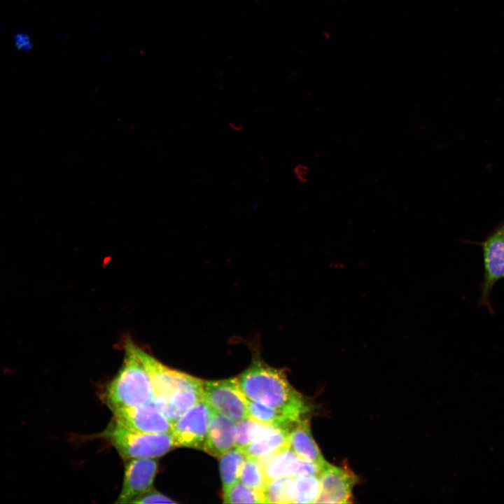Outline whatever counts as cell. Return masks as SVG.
I'll return each instance as SVG.
<instances>
[{
  "instance_id": "6da1fadb",
  "label": "cell",
  "mask_w": 504,
  "mask_h": 504,
  "mask_svg": "<svg viewBox=\"0 0 504 504\" xmlns=\"http://www.w3.org/2000/svg\"><path fill=\"white\" fill-rule=\"evenodd\" d=\"M136 349L151 381L153 402L172 424L204 398V381L169 368L137 346Z\"/></svg>"
},
{
  "instance_id": "7a4b0ae2",
  "label": "cell",
  "mask_w": 504,
  "mask_h": 504,
  "mask_svg": "<svg viewBox=\"0 0 504 504\" xmlns=\"http://www.w3.org/2000/svg\"><path fill=\"white\" fill-rule=\"evenodd\" d=\"M247 399L282 411L300 419L309 410L302 396L289 383L281 370L259 360L236 378Z\"/></svg>"
},
{
  "instance_id": "3957f363",
  "label": "cell",
  "mask_w": 504,
  "mask_h": 504,
  "mask_svg": "<svg viewBox=\"0 0 504 504\" xmlns=\"http://www.w3.org/2000/svg\"><path fill=\"white\" fill-rule=\"evenodd\" d=\"M136 346L132 341L126 342L123 363L117 374L106 386L104 398L112 412L153 401L151 381L137 354Z\"/></svg>"
},
{
  "instance_id": "277c9868",
  "label": "cell",
  "mask_w": 504,
  "mask_h": 504,
  "mask_svg": "<svg viewBox=\"0 0 504 504\" xmlns=\"http://www.w3.org/2000/svg\"><path fill=\"white\" fill-rule=\"evenodd\" d=\"M102 436L111 442L125 461L135 458H157L176 448L171 433H141L113 421Z\"/></svg>"
},
{
  "instance_id": "5b68a950",
  "label": "cell",
  "mask_w": 504,
  "mask_h": 504,
  "mask_svg": "<svg viewBox=\"0 0 504 504\" xmlns=\"http://www.w3.org/2000/svg\"><path fill=\"white\" fill-rule=\"evenodd\" d=\"M214 410L202 399L186 412L174 424L171 434L176 447L204 451Z\"/></svg>"
},
{
  "instance_id": "8992f818",
  "label": "cell",
  "mask_w": 504,
  "mask_h": 504,
  "mask_svg": "<svg viewBox=\"0 0 504 504\" xmlns=\"http://www.w3.org/2000/svg\"><path fill=\"white\" fill-rule=\"evenodd\" d=\"M204 399L218 414L237 422L248 417V399L234 379L204 382Z\"/></svg>"
},
{
  "instance_id": "52a82bcc",
  "label": "cell",
  "mask_w": 504,
  "mask_h": 504,
  "mask_svg": "<svg viewBox=\"0 0 504 504\" xmlns=\"http://www.w3.org/2000/svg\"><path fill=\"white\" fill-rule=\"evenodd\" d=\"M484 277L480 287L479 304L492 312L490 294L494 285L504 278V233L503 227L494 230L483 241Z\"/></svg>"
},
{
  "instance_id": "ba28073f",
  "label": "cell",
  "mask_w": 504,
  "mask_h": 504,
  "mask_svg": "<svg viewBox=\"0 0 504 504\" xmlns=\"http://www.w3.org/2000/svg\"><path fill=\"white\" fill-rule=\"evenodd\" d=\"M113 422L128 429L148 433H171L172 424L154 402L113 411Z\"/></svg>"
},
{
  "instance_id": "9c48e42d",
  "label": "cell",
  "mask_w": 504,
  "mask_h": 504,
  "mask_svg": "<svg viewBox=\"0 0 504 504\" xmlns=\"http://www.w3.org/2000/svg\"><path fill=\"white\" fill-rule=\"evenodd\" d=\"M156 459L144 458L125 461L122 486L115 503H131L153 488L158 470V461Z\"/></svg>"
},
{
  "instance_id": "30bf717a",
  "label": "cell",
  "mask_w": 504,
  "mask_h": 504,
  "mask_svg": "<svg viewBox=\"0 0 504 504\" xmlns=\"http://www.w3.org/2000/svg\"><path fill=\"white\" fill-rule=\"evenodd\" d=\"M318 477L321 491L316 503H352V491L358 477L351 470L326 461Z\"/></svg>"
},
{
  "instance_id": "8fae6325",
  "label": "cell",
  "mask_w": 504,
  "mask_h": 504,
  "mask_svg": "<svg viewBox=\"0 0 504 504\" xmlns=\"http://www.w3.org/2000/svg\"><path fill=\"white\" fill-rule=\"evenodd\" d=\"M236 433V422L214 411L204 451L214 457H220L235 447Z\"/></svg>"
},
{
  "instance_id": "7c38bea8",
  "label": "cell",
  "mask_w": 504,
  "mask_h": 504,
  "mask_svg": "<svg viewBox=\"0 0 504 504\" xmlns=\"http://www.w3.org/2000/svg\"><path fill=\"white\" fill-rule=\"evenodd\" d=\"M257 459L267 482L280 477L301 475L303 459L290 447Z\"/></svg>"
},
{
  "instance_id": "4fadbf2b",
  "label": "cell",
  "mask_w": 504,
  "mask_h": 504,
  "mask_svg": "<svg viewBox=\"0 0 504 504\" xmlns=\"http://www.w3.org/2000/svg\"><path fill=\"white\" fill-rule=\"evenodd\" d=\"M289 447L301 458L323 463L326 461L313 439L309 421L301 419L290 428Z\"/></svg>"
},
{
  "instance_id": "5bb4252c",
  "label": "cell",
  "mask_w": 504,
  "mask_h": 504,
  "mask_svg": "<svg viewBox=\"0 0 504 504\" xmlns=\"http://www.w3.org/2000/svg\"><path fill=\"white\" fill-rule=\"evenodd\" d=\"M290 428L276 426L241 450L246 457L259 458L289 447Z\"/></svg>"
},
{
  "instance_id": "9a60e30c",
  "label": "cell",
  "mask_w": 504,
  "mask_h": 504,
  "mask_svg": "<svg viewBox=\"0 0 504 504\" xmlns=\"http://www.w3.org/2000/svg\"><path fill=\"white\" fill-rule=\"evenodd\" d=\"M248 417L262 424L286 428H291L300 420L282 411L248 399Z\"/></svg>"
},
{
  "instance_id": "2e32d148",
  "label": "cell",
  "mask_w": 504,
  "mask_h": 504,
  "mask_svg": "<svg viewBox=\"0 0 504 504\" xmlns=\"http://www.w3.org/2000/svg\"><path fill=\"white\" fill-rule=\"evenodd\" d=\"M219 458L220 473L223 491L239 481L246 456L241 449L234 447Z\"/></svg>"
},
{
  "instance_id": "e0dca14e",
  "label": "cell",
  "mask_w": 504,
  "mask_h": 504,
  "mask_svg": "<svg viewBox=\"0 0 504 504\" xmlns=\"http://www.w3.org/2000/svg\"><path fill=\"white\" fill-rule=\"evenodd\" d=\"M262 496L264 503H293L294 497L293 477H280L267 482Z\"/></svg>"
},
{
  "instance_id": "ac0fdd59",
  "label": "cell",
  "mask_w": 504,
  "mask_h": 504,
  "mask_svg": "<svg viewBox=\"0 0 504 504\" xmlns=\"http://www.w3.org/2000/svg\"><path fill=\"white\" fill-rule=\"evenodd\" d=\"M294 497L293 503H316L321 491L319 477L309 475L293 477Z\"/></svg>"
},
{
  "instance_id": "d6986e66",
  "label": "cell",
  "mask_w": 504,
  "mask_h": 504,
  "mask_svg": "<svg viewBox=\"0 0 504 504\" xmlns=\"http://www.w3.org/2000/svg\"><path fill=\"white\" fill-rule=\"evenodd\" d=\"M274 427L276 426L258 422L249 417L236 422L235 447L242 449Z\"/></svg>"
},
{
  "instance_id": "ffe728a7",
  "label": "cell",
  "mask_w": 504,
  "mask_h": 504,
  "mask_svg": "<svg viewBox=\"0 0 504 504\" xmlns=\"http://www.w3.org/2000/svg\"><path fill=\"white\" fill-rule=\"evenodd\" d=\"M225 503H264L262 493L239 480L223 491Z\"/></svg>"
},
{
  "instance_id": "44dd1931",
  "label": "cell",
  "mask_w": 504,
  "mask_h": 504,
  "mask_svg": "<svg viewBox=\"0 0 504 504\" xmlns=\"http://www.w3.org/2000/svg\"><path fill=\"white\" fill-rule=\"evenodd\" d=\"M239 480L250 488L262 493L267 481L257 458H246Z\"/></svg>"
},
{
  "instance_id": "7402d4cb",
  "label": "cell",
  "mask_w": 504,
  "mask_h": 504,
  "mask_svg": "<svg viewBox=\"0 0 504 504\" xmlns=\"http://www.w3.org/2000/svg\"><path fill=\"white\" fill-rule=\"evenodd\" d=\"M131 503H176L174 500L155 489L154 487L133 500Z\"/></svg>"
},
{
  "instance_id": "603a6c76",
  "label": "cell",
  "mask_w": 504,
  "mask_h": 504,
  "mask_svg": "<svg viewBox=\"0 0 504 504\" xmlns=\"http://www.w3.org/2000/svg\"><path fill=\"white\" fill-rule=\"evenodd\" d=\"M13 38L18 50L27 52L32 49L33 43L27 34L18 32L15 34Z\"/></svg>"
},
{
  "instance_id": "cb8c5ba5",
  "label": "cell",
  "mask_w": 504,
  "mask_h": 504,
  "mask_svg": "<svg viewBox=\"0 0 504 504\" xmlns=\"http://www.w3.org/2000/svg\"><path fill=\"white\" fill-rule=\"evenodd\" d=\"M295 178L302 183H306L309 178V168L303 164H298L293 169Z\"/></svg>"
},
{
  "instance_id": "d4e9b609",
  "label": "cell",
  "mask_w": 504,
  "mask_h": 504,
  "mask_svg": "<svg viewBox=\"0 0 504 504\" xmlns=\"http://www.w3.org/2000/svg\"><path fill=\"white\" fill-rule=\"evenodd\" d=\"M503 233H504V225L503 226Z\"/></svg>"
}]
</instances>
